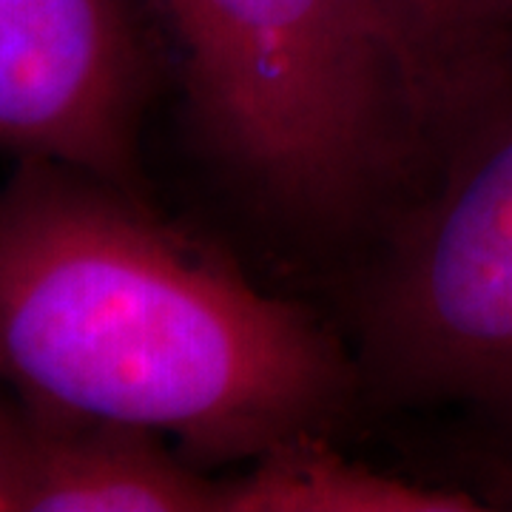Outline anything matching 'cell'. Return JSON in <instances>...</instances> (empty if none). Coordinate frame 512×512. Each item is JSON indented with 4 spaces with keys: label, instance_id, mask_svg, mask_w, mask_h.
Wrapping results in <instances>:
<instances>
[{
    "label": "cell",
    "instance_id": "6da1fadb",
    "mask_svg": "<svg viewBox=\"0 0 512 512\" xmlns=\"http://www.w3.org/2000/svg\"><path fill=\"white\" fill-rule=\"evenodd\" d=\"M0 382L148 427L202 470L325 433L362 399L319 319L120 185L20 157L0 188Z\"/></svg>",
    "mask_w": 512,
    "mask_h": 512
},
{
    "label": "cell",
    "instance_id": "7a4b0ae2",
    "mask_svg": "<svg viewBox=\"0 0 512 512\" xmlns=\"http://www.w3.org/2000/svg\"><path fill=\"white\" fill-rule=\"evenodd\" d=\"M205 163L308 239L384 228L433 180L362 0H148Z\"/></svg>",
    "mask_w": 512,
    "mask_h": 512
},
{
    "label": "cell",
    "instance_id": "3957f363",
    "mask_svg": "<svg viewBox=\"0 0 512 512\" xmlns=\"http://www.w3.org/2000/svg\"><path fill=\"white\" fill-rule=\"evenodd\" d=\"M353 333L362 396L456 407L512 447V109L384 225Z\"/></svg>",
    "mask_w": 512,
    "mask_h": 512
},
{
    "label": "cell",
    "instance_id": "277c9868",
    "mask_svg": "<svg viewBox=\"0 0 512 512\" xmlns=\"http://www.w3.org/2000/svg\"><path fill=\"white\" fill-rule=\"evenodd\" d=\"M160 46L148 0H0V151L148 197Z\"/></svg>",
    "mask_w": 512,
    "mask_h": 512
},
{
    "label": "cell",
    "instance_id": "5b68a950",
    "mask_svg": "<svg viewBox=\"0 0 512 512\" xmlns=\"http://www.w3.org/2000/svg\"><path fill=\"white\" fill-rule=\"evenodd\" d=\"M222 478L126 421L6 404L0 512H220Z\"/></svg>",
    "mask_w": 512,
    "mask_h": 512
},
{
    "label": "cell",
    "instance_id": "8992f818",
    "mask_svg": "<svg viewBox=\"0 0 512 512\" xmlns=\"http://www.w3.org/2000/svg\"><path fill=\"white\" fill-rule=\"evenodd\" d=\"M410 106L433 180L512 109V0H362Z\"/></svg>",
    "mask_w": 512,
    "mask_h": 512
},
{
    "label": "cell",
    "instance_id": "52a82bcc",
    "mask_svg": "<svg viewBox=\"0 0 512 512\" xmlns=\"http://www.w3.org/2000/svg\"><path fill=\"white\" fill-rule=\"evenodd\" d=\"M464 484H421L342 456L325 433L276 441L251 470L222 478L220 512H478Z\"/></svg>",
    "mask_w": 512,
    "mask_h": 512
},
{
    "label": "cell",
    "instance_id": "ba28073f",
    "mask_svg": "<svg viewBox=\"0 0 512 512\" xmlns=\"http://www.w3.org/2000/svg\"><path fill=\"white\" fill-rule=\"evenodd\" d=\"M464 487L484 501L487 510H512V447L478 444L467 456Z\"/></svg>",
    "mask_w": 512,
    "mask_h": 512
},
{
    "label": "cell",
    "instance_id": "9c48e42d",
    "mask_svg": "<svg viewBox=\"0 0 512 512\" xmlns=\"http://www.w3.org/2000/svg\"><path fill=\"white\" fill-rule=\"evenodd\" d=\"M3 430H6V402L0 399V450H3Z\"/></svg>",
    "mask_w": 512,
    "mask_h": 512
}]
</instances>
